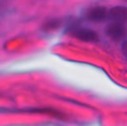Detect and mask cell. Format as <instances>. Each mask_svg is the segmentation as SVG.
Instances as JSON below:
<instances>
[{"mask_svg": "<svg viewBox=\"0 0 127 126\" xmlns=\"http://www.w3.org/2000/svg\"><path fill=\"white\" fill-rule=\"evenodd\" d=\"M120 49H121V53L123 54V55L127 59V41H124V42H122Z\"/></svg>", "mask_w": 127, "mask_h": 126, "instance_id": "obj_5", "label": "cell"}, {"mask_svg": "<svg viewBox=\"0 0 127 126\" xmlns=\"http://www.w3.org/2000/svg\"><path fill=\"white\" fill-rule=\"evenodd\" d=\"M71 35L74 37L86 42H95L99 40V35L94 30L88 28L77 27L71 30Z\"/></svg>", "mask_w": 127, "mask_h": 126, "instance_id": "obj_2", "label": "cell"}, {"mask_svg": "<svg viewBox=\"0 0 127 126\" xmlns=\"http://www.w3.org/2000/svg\"><path fill=\"white\" fill-rule=\"evenodd\" d=\"M109 18L115 22L123 23L127 21V7L114 6L109 10Z\"/></svg>", "mask_w": 127, "mask_h": 126, "instance_id": "obj_4", "label": "cell"}, {"mask_svg": "<svg viewBox=\"0 0 127 126\" xmlns=\"http://www.w3.org/2000/svg\"><path fill=\"white\" fill-rule=\"evenodd\" d=\"M86 17L93 23H103L109 18V10L104 6H94L88 9Z\"/></svg>", "mask_w": 127, "mask_h": 126, "instance_id": "obj_3", "label": "cell"}, {"mask_svg": "<svg viewBox=\"0 0 127 126\" xmlns=\"http://www.w3.org/2000/svg\"><path fill=\"white\" fill-rule=\"evenodd\" d=\"M105 34L111 40L119 42L124 40L126 37L127 29L123 23L113 21L105 28Z\"/></svg>", "mask_w": 127, "mask_h": 126, "instance_id": "obj_1", "label": "cell"}]
</instances>
